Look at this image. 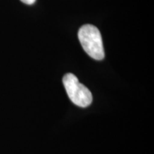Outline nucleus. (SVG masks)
<instances>
[{
    "mask_svg": "<svg viewBox=\"0 0 154 154\" xmlns=\"http://www.w3.org/2000/svg\"><path fill=\"white\" fill-rule=\"evenodd\" d=\"M78 36L83 49L88 56L96 60L104 58L103 42L98 28L91 24L84 25L79 31Z\"/></svg>",
    "mask_w": 154,
    "mask_h": 154,
    "instance_id": "obj_1",
    "label": "nucleus"
},
{
    "mask_svg": "<svg viewBox=\"0 0 154 154\" xmlns=\"http://www.w3.org/2000/svg\"><path fill=\"white\" fill-rule=\"evenodd\" d=\"M63 84L69 99L75 105L86 108L92 102L91 91L84 84H81L74 74H66L63 77Z\"/></svg>",
    "mask_w": 154,
    "mask_h": 154,
    "instance_id": "obj_2",
    "label": "nucleus"
},
{
    "mask_svg": "<svg viewBox=\"0 0 154 154\" xmlns=\"http://www.w3.org/2000/svg\"><path fill=\"white\" fill-rule=\"evenodd\" d=\"M23 3L26 4V5H33L35 2L36 0H21Z\"/></svg>",
    "mask_w": 154,
    "mask_h": 154,
    "instance_id": "obj_3",
    "label": "nucleus"
}]
</instances>
